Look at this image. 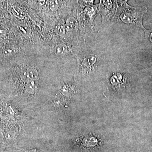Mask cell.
I'll use <instances>...</instances> for the list:
<instances>
[{
  "mask_svg": "<svg viewBox=\"0 0 152 152\" xmlns=\"http://www.w3.org/2000/svg\"><path fill=\"white\" fill-rule=\"evenodd\" d=\"M147 11L146 7H135L125 2L118 8L115 18L121 23L141 28L145 32L147 29L143 26L142 20Z\"/></svg>",
  "mask_w": 152,
  "mask_h": 152,
  "instance_id": "cell-1",
  "label": "cell"
},
{
  "mask_svg": "<svg viewBox=\"0 0 152 152\" xmlns=\"http://www.w3.org/2000/svg\"><path fill=\"white\" fill-rule=\"evenodd\" d=\"M97 61V57L96 55L90 54L86 55L78 61L79 68L83 72H91L94 69Z\"/></svg>",
  "mask_w": 152,
  "mask_h": 152,
  "instance_id": "cell-2",
  "label": "cell"
},
{
  "mask_svg": "<svg viewBox=\"0 0 152 152\" xmlns=\"http://www.w3.org/2000/svg\"><path fill=\"white\" fill-rule=\"evenodd\" d=\"M39 89V79L32 80L25 83L24 92L30 96H34L37 94Z\"/></svg>",
  "mask_w": 152,
  "mask_h": 152,
  "instance_id": "cell-3",
  "label": "cell"
},
{
  "mask_svg": "<svg viewBox=\"0 0 152 152\" xmlns=\"http://www.w3.org/2000/svg\"><path fill=\"white\" fill-rule=\"evenodd\" d=\"M21 78L25 83L30 80L39 79V73L35 68H28L26 70L23 72Z\"/></svg>",
  "mask_w": 152,
  "mask_h": 152,
  "instance_id": "cell-4",
  "label": "cell"
},
{
  "mask_svg": "<svg viewBox=\"0 0 152 152\" xmlns=\"http://www.w3.org/2000/svg\"><path fill=\"white\" fill-rule=\"evenodd\" d=\"M69 48L66 44L64 43H61L58 44L54 50L55 55L57 56H64L68 53Z\"/></svg>",
  "mask_w": 152,
  "mask_h": 152,
  "instance_id": "cell-5",
  "label": "cell"
},
{
  "mask_svg": "<svg viewBox=\"0 0 152 152\" xmlns=\"http://www.w3.org/2000/svg\"><path fill=\"white\" fill-rule=\"evenodd\" d=\"M65 23L63 20L60 21L55 28V32L59 37H64L66 34Z\"/></svg>",
  "mask_w": 152,
  "mask_h": 152,
  "instance_id": "cell-6",
  "label": "cell"
},
{
  "mask_svg": "<svg viewBox=\"0 0 152 152\" xmlns=\"http://www.w3.org/2000/svg\"><path fill=\"white\" fill-rule=\"evenodd\" d=\"M77 20L73 17H69L67 19L65 23L66 31L71 32L75 29Z\"/></svg>",
  "mask_w": 152,
  "mask_h": 152,
  "instance_id": "cell-7",
  "label": "cell"
},
{
  "mask_svg": "<svg viewBox=\"0 0 152 152\" xmlns=\"http://www.w3.org/2000/svg\"><path fill=\"white\" fill-rule=\"evenodd\" d=\"M18 51V49L15 47L9 46L3 49V53L5 57H10L15 54Z\"/></svg>",
  "mask_w": 152,
  "mask_h": 152,
  "instance_id": "cell-8",
  "label": "cell"
},
{
  "mask_svg": "<svg viewBox=\"0 0 152 152\" xmlns=\"http://www.w3.org/2000/svg\"><path fill=\"white\" fill-rule=\"evenodd\" d=\"M12 13L15 16L21 19H24V15L23 13L20 9L16 7H13L12 9Z\"/></svg>",
  "mask_w": 152,
  "mask_h": 152,
  "instance_id": "cell-9",
  "label": "cell"
},
{
  "mask_svg": "<svg viewBox=\"0 0 152 152\" xmlns=\"http://www.w3.org/2000/svg\"><path fill=\"white\" fill-rule=\"evenodd\" d=\"M50 9L52 11H56L58 8L59 4L58 0H50Z\"/></svg>",
  "mask_w": 152,
  "mask_h": 152,
  "instance_id": "cell-10",
  "label": "cell"
},
{
  "mask_svg": "<svg viewBox=\"0 0 152 152\" xmlns=\"http://www.w3.org/2000/svg\"><path fill=\"white\" fill-rule=\"evenodd\" d=\"M15 137V132L13 131H10L7 133L5 135V137L7 140L12 141Z\"/></svg>",
  "mask_w": 152,
  "mask_h": 152,
  "instance_id": "cell-11",
  "label": "cell"
},
{
  "mask_svg": "<svg viewBox=\"0 0 152 152\" xmlns=\"http://www.w3.org/2000/svg\"><path fill=\"white\" fill-rule=\"evenodd\" d=\"M145 33V39L149 40L150 42L152 43V31H151L150 30H146Z\"/></svg>",
  "mask_w": 152,
  "mask_h": 152,
  "instance_id": "cell-12",
  "label": "cell"
},
{
  "mask_svg": "<svg viewBox=\"0 0 152 152\" xmlns=\"http://www.w3.org/2000/svg\"><path fill=\"white\" fill-rule=\"evenodd\" d=\"M7 30L3 27L0 26V38H4L7 35Z\"/></svg>",
  "mask_w": 152,
  "mask_h": 152,
  "instance_id": "cell-13",
  "label": "cell"
},
{
  "mask_svg": "<svg viewBox=\"0 0 152 152\" xmlns=\"http://www.w3.org/2000/svg\"><path fill=\"white\" fill-rule=\"evenodd\" d=\"M24 152H40L36 149H26Z\"/></svg>",
  "mask_w": 152,
  "mask_h": 152,
  "instance_id": "cell-14",
  "label": "cell"
},
{
  "mask_svg": "<svg viewBox=\"0 0 152 152\" xmlns=\"http://www.w3.org/2000/svg\"><path fill=\"white\" fill-rule=\"evenodd\" d=\"M84 1L87 3H88L90 4H93L94 0H83Z\"/></svg>",
  "mask_w": 152,
  "mask_h": 152,
  "instance_id": "cell-15",
  "label": "cell"
}]
</instances>
